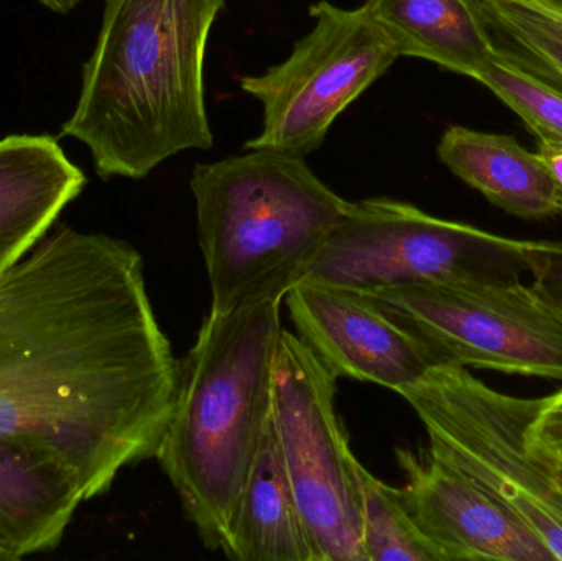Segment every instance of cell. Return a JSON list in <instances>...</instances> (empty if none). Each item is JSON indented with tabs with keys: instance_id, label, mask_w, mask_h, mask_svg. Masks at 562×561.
<instances>
[{
	"instance_id": "obj_13",
	"label": "cell",
	"mask_w": 562,
	"mask_h": 561,
	"mask_svg": "<svg viewBox=\"0 0 562 561\" xmlns=\"http://www.w3.org/2000/svg\"><path fill=\"white\" fill-rule=\"evenodd\" d=\"M85 187V171L53 135L0 138V273L52 231Z\"/></svg>"
},
{
	"instance_id": "obj_15",
	"label": "cell",
	"mask_w": 562,
	"mask_h": 561,
	"mask_svg": "<svg viewBox=\"0 0 562 561\" xmlns=\"http://www.w3.org/2000/svg\"><path fill=\"white\" fill-rule=\"evenodd\" d=\"M220 552L234 561H316L281 460L272 418Z\"/></svg>"
},
{
	"instance_id": "obj_6",
	"label": "cell",
	"mask_w": 562,
	"mask_h": 561,
	"mask_svg": "<svg viewBox=\"0 0 562 561\" xmlns=\"http://www.w3.org/2000/svg\"><path fill=\"white\" fill-rule=\"evenodd\" d=\"M369 295L441 364L562 382V313L521 276L409 283Z\"/></svg>"
},
{
	"instance_id": "obj_24",
	"label": "cell",
	"mask_w": 562,
	"mask_h": 561,
	"mask_svg": "<svg viewBox=\"0 0 562 561\" xmlns=\"http://www.w3.org/2000/svg\"><path fill=\"white\" fill-rule=\"evenodd\" d=\"M554 470H557V480L558 484H560L562 491V463H558V461H553Z\"/></svg>"
},
{
	"instance_id": "obj_20",
	"label": "cell",
	"mask_w": 562,
	"mask_h": 561,
	"mask_svg": "<svg viewBox=\"0 0 562 561\" xmlns=\"http://www.w3.org/2000/svg\"><path fill=\"white\" fill-rule=\"evenodd\" d=\"M525 266L531 283L562 313V243L527 240Z\"/></svg>"
},
{
	"instance_id": "obj_3",
	"label": "cell",
	"mask_w": 562,
	"mask_h": 561,
	"mask_svg": "<svg viewBox=\"0 0 562 561\" xmlns=\"http://www.w3.org/2000/svg\"><path fill=\"white\" fill-rule=\"evenodd\" d=\"M281 302L207 313L180 359L177 402L155 460L201 542L220 552L272 412Z\"/></svg>"
},
{
	"instance_id": "obj_14",
	"label": "cell",
	"mask_w": 562,
	"mask_h": 561,
	"mask_svg": "<svg viewBox=\"0 0 562 561\" xmlns=\"http://www.w3.org/2000/svg\"><path fill=\"white\" fill-rule=\"evenodd\" d=\"M438 155L456 177L508 214L521 220L561 214L547 161L510 135L452 125L442 134Z\"/></svg>"
},
{
	"instance_id": "obj_8",
	"label": "cell",
	"mask_w": 562,
	"mask_h": 561,
	"mask_svg": "<svg viewBox=\"0 0 562 561\" xmlns=\"http://www.w3.org/2000/svg\"><path fill=\"white\" fill-rule=\"evenodd\" d=\"M336 381L300 336L283 329L270 418L314 557L366 561L360 461L337 414Z\"/></svg>"
},
{
	"instance_id": "obj_18",
	"label": "cell",
	"mask_w": 562,
	"mask_h": 561,
	"mask_svg": "<svg viewBox=\"0 0 562 561\" xmlns=\"http://www.w3.org/2000/svg\"><path fill=\"white\" fill-rule=\"evenodd\" d=\"M366 561H445L403 507L396 487L359 467Z\"/></svg>"
},
{
	"instance_id": "obj_4",
	"label": "cell",
	"mask_w": 562,
	"mask_h": 561,
	"mask_svg": "<svg viewBox=\"0 0 562 561\" xmlns=\"http://www.w3.org/2000/svg\"><path fill=\"white\" fill-rule=\"evenodd\" d=\"M190 188L217 313L284 299L350 203L304 157L269 148L196 165Z\"/></svg>"
},
{
	"instance_id": "obj_2",
	"label": "cell",
	"mask_w": 562,
	"mask_h": 561,
	"mask_svg": "<svg viewBox=\"0 0 562 561\" xmlns=\"http://www.w3.org/2000/svg\"><path fill=\"white\" fill-rule=\"evenodd\" d=\"M226 0H104L63 137L81 142L102 180H142L175 155L211 150L207 40Z\"/></svg>"
},
{
	"instance_id": "obj_11",
	"label": "cell",
	"mask_w": 562,
	"mask_h": 561,
	"mask_svg": "<svg viewBox=\"0 0 562 561\" xmlns=\"http://www.w3.org/2000/svg\"><path fill=\"white\" fill-rule=\"evenodd\" d=\"M395 457L406 480L396 494L442 560H554L524 519L428 447L395 448Z\"/></svg>"
},
{
	"instance_id": "obj_21",
	"label": "cell",
	"mask_w": 562,
	"mask_h": 561,
	"mask_svg": "<svg viewBox=\"0 0 562 561\" xmlns=\"http://www.w3.org/2000/svg\"><path fill=\"white\" fill-rule=\"evenodd\" d=\"M530 441L538 453L562 463V389L543 397V407L531 427Z\"/></svg>"
},
{
	"instance_id": "obj_5",
	"label": "cell",
	"mask_w": 562,
	"mask_h": 561,
	"mask_svg": "<svg viewBox=\"0 0 562 561\" xmlns=\"http://www.w3.org/2000/svg\"><path fill=\"white\" fill-rule=\"evenodd\" d=\"M428 450L514 510L562 561V491L554 463L531 447L543 397L505 394L469 369L438 364L400 392Z\"/></svg>"
},
{
	"instance_id": "obj_16",
	"label": "cell",
	"mask_w": 562,
	"mask_h": 561,
	"mask_svg": "<svg viewBox=\"0 0 562 561\" xmlns=\"http://www.w3.org/2000/svg\"><path fill=\"white\" fill-rule=\"evenodd\" d=\"M363 7L392 38L400 58L428 59L477 79L495 56L474 0H366Z\"/></svg>"
},
{
	"instance_id": "obj_10",
	"label": "cell",
	"mask_w": 562,
	"mask_h": 561,
	"mask_svg": "<svg viewBox=\"0 0 562 561\" xmlns=\"http://www.w3.org/2000/svg\"><path fill=\"white\" fill-rule=\"evenodd\" d=\"M296 335L333 372L400 392L441 364L431 348L369 293L301 280L284 295Z\"/></svg>"
},
{
	"instance_id": "obj_22",
	"label": "cell",
	"mask_w": 562,
	"mask_h": 561,
	"mask_svg": "<svg viewBox=\"0 0 562 561\" xmlns=\"http://www.w3.org/2000/svg\"><path fill=\"white\" fill-rule=\"evenodd\" d=\"M538 152L550 168L554 187H557L558 206H560V213L562 214V145L550 141H540Z\"/></svg>"
},
{
	"instance_id": "obj_9",
	"label": "cell",
	"mask_w": 562,
	"mask_h": 561,
	"mask_svg": "<svg viewBox=\"0 0 562 561\" xmlns=\"http://www.w3.org/2000/svg\"><path fill=\"white\" fill-rule=\"evenodd\" d=\"M310 13L313 30L283 63L240 79V88L263 105L262 132L247 150L297 157L317 150L336 119L400 58L366 7L347 10L319 0Z\"/></svg>"
},
{
	"instance_id": "obj_12",
	"label": "cell",
	"mask_w": 562,
	"mask_h": 561,
	"mask_svg": "<svg viewBox=\"0 0 562 561\" xmlns=\"http://www.w3.org/2000/svg\"><path fill=\"white\" fill-rule=\"evenodd\" d=\"M82 503L81 478L56 451L0 437V561L53 552Z\"/></svg>"
},
{
	"instance_id": "obj_17",
	"label": "cell",
	"mask_w": 562,
	"mask_h": 561,
	"mask_svg": "<svg viewBox=\"0 0 562 561\" xmlns=\"http://www.w3.org/2000/svg\"><path fill=\"white\" fill-rule=\"evenodd\" d=\"M495 52L562 92V0H474Z\"/></svg>"
},
{
	"instance_id": "obj_1",
	"label": "cell",
	"mask_w": 562,
	"mask_h": 561,
	"mask_svg": "<svg viewBox=\"0 0 562 561\" xmlns=\"http://www.w3.org/2000/svg\"><path fill=\"white\" fill-rule=\"evenodd\" d=\"M178 372L132 244L61 226L0 273V437L56 451L86 501L157 457Z\"/></svg>"
},
{
	"instance_id": "obj_7",
	"label": "cell",
	"mask_w": 562,
	"mask_h": 561,
	"mask_svg": "<svg viewBox=\"0 0 562 561\" xmlns=\"http://www.w3.org/2000/svg\"><path fill=\"white\" fill-rule=\"evenodd\" d=\"M527 240L392 198L349 203L303 280L369 293L409 283L524 276Z\"/></svg>"
},
{
	"instance_id": "obj_19",
	"label": "cell",
	"mask_w": 562,
	"mask_h": 561,
	"mask_svg": "<svg viewBox=\"0 0 562 561\" xmlns=\"http://www.w3.org/2000/svg\"><path fill=\"white\" fill-rule=\"evenodd\" d=\"M475 81L491 89L540 141L562 145V92L544 85L495 52Z\"/></svg>"
},
{
	"instance_id": "obj_23",
	"label": "cell",
	"mask_w": 562,
	"mask_h": 561,
	"mask_svg": "<svg viewBox=\"0 0 562 561\" xmlns=\"http://www.w3.org/2000/svg\"><path fill=\"white\" fill-rule=\"evenodd\" d=\"M38 2L45 5L46 9L52 10V12L66 15V13L71 12L81 0H38Z\"/></svg>"
}]
</instances>
